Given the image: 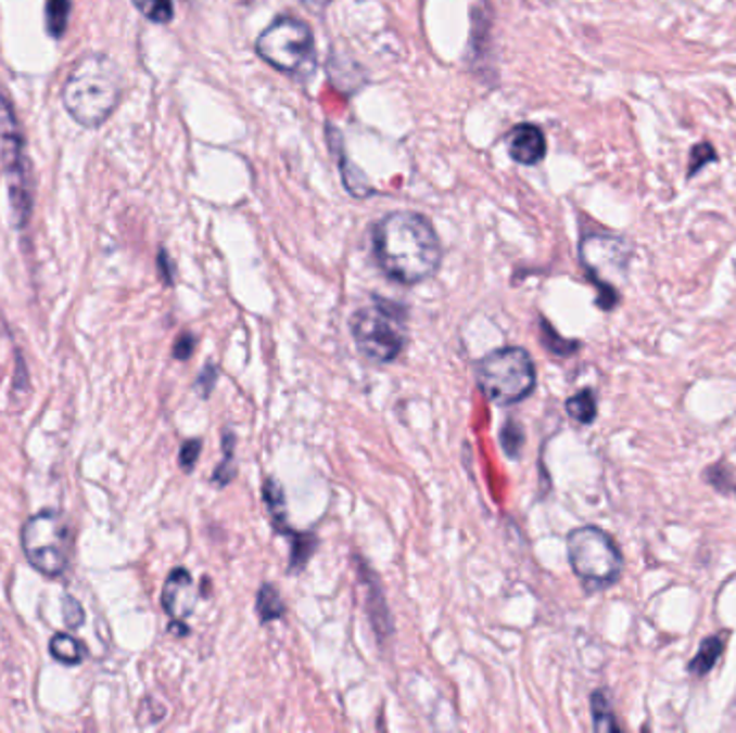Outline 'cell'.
<instances>
[{
	"instance_id": "8992f818",
	"label": "cell",
	"mask_w": 736,
	"mask_h": 733,
	"mask_svg": "<svg viewBox=\"0 0 736 733\" xmlns=\"http://www.w3.org/2000/svg\"><path fill=\"white\" fill-rule=\"evenodd\" d=\"M22 549L37 573L56 579L69 564L72 527L63 514L43 510L22 527Z\"/></svg>"
},
{
	"instance_id": "83f0119b",
	"label": "cell",
	"mask_w": 736,
	"mask_h": 733,
	"mask_svg": "<svg viewBox=\"0 0 736 733\" xmlns=\"http://www.w3.org/2000/svg\"><path fill=\"white\" fill-rule=\"evenodd\" d=\"M194 347H196L194 336H192V334H183V336L175 343V349H173L175 360H190V356L194 353Z\"/></svg>"
},
{
	"instance_id": "ac0fdd59",
	"label": "cell",
	"mask_w": 736,
	"mask_h": 733,
	"mask_svg": "<svg viewBox=\"0 0 736 733\" xmlns=\"http://www.w3.org/2000/svg\"><path fill=\"white\" fill-rule=\"evenodd\" d=\"M591 710H593V723L597 732H618V723L613 719L612 706L610 699L604 691H597L591 699Z\"/></svg>"
},
{
	"instance_id": "ffe728a7",
	"label": "cell",
	"mask_w": 736,
	"mask_h": 733,
	"mask_svg": "<svg viewBox=\"0 0 736 733\" xmlns=\"http://www.w3.org/2000/svg\"><path fill=\"white\" fill-rule=\"evenodd\" d=\"M720 157H718V151L713 149L711 142H698L691 153H689V168H687V179H694L705 166L709 164H715Z\"/></svg>"
},
{
	"instance_id": "cb8c5ba5",
	"label": "cell",
	"mask_w": 736,
	"mask_h": 733,
	"mask_svg": "<svg viewBox=\"0 0 736 733\" xmlns=\"http://www.w3.org/2000/svg\"><path fill=\"white\" fill-rule=\"evenodd\" d=\"M203 450V441L201 439H188L183 446H181V452H179V463L186 472H190L196 461H199V454Z\"/></svg>"
},
{
	"instance_id": "2e32d148",
	"label": "cell",
	"mask_w": 736,
	"mask_h": 733,
	"mask_svg": "<svg viewBox=\"0 0 736 733\" xmlns=\"http://www.w3.org/2000/svg\"><path fill=\"white\" fill-rule=\"evenodd\" d=\"M256 613L261 617L263 623L267 621H274V619H280L284 615V603L280 601V594L274 586L265 583L261 590H258V596H256Z\"/></svg>"
},
{
	"instance_id": "d4e9b609",
	"label": "cell",
	"mask_w": 736,
	"mask_h": 733,
	"mask_svg": "<svg viewBox=\"0 0 736 733\" xmlns=\"http://www.w3.org/2000/svg\"><path fill=\"white\" fill-rule=\"evenodd\" d=\"M63 612H65V623H67V628H78V626H83V621H85V609H83V605H80L74 596H67V599L63 601Z\"/></svg>"
},
{
	"instance_id": "52a82bcc",
	"label": "cell",
	"mask_w": 736,
	"mask_h": 733,
	"mask_svg": "<svg viewBox=\"0 0 736 733\" xmlns=\"http://www.w3.org/2000/svg\"><path fill=\"white\" fill-rule=\"evenodd\" d=\"M0 151L2 166L9 185L11 211L17 229H24L30 218L33 196H30V164L24 149V138L20 133L17 119L9 102L0 95Z\"/></svg>"
},
{
	"instance_id": "ba28073f",
	"label": "cell",
	"mask_w": 736,
	"mask_h": 733,
	"mask_svg": "<svg viewBox=\"0 0 736 733\" xmlns=\"http://www.w3.org/2000/svg\"><path fill=\"white\" fill-rule=\"evenodd\" d=\"M315 50V37L306 22L293 15L276 17L256 39V54L282 74H295Z\"/></svg>"
},
{
	"instance_id": "9a60e30c",
	"label": "cell",
	"mask_w": 736,
	"mask_h": 733,
	"mask_svg": "<svg viewBox=\"0 0 736 733\" xmlns=\"http://www.w3.org/2000/svg\"><path fill=\"white\" fill-rule=\"evenodd\" d=\"M567 413L584 426L593 424L597 420V396H595V391L584 389V391L571 396L567 400Z\"/></svg>"
},
{
	"instance_id": "5bb4252c",
	"label": "cell",
	"mask_w": 736,
	"mask_h": 733,
	"mask_svg": "<svg viewBox=\"0 0 736 733\" xmlns=\"http://www.w3.org/2000/svg\"><path fill=\"white\" fill-rule=\"evenodd\" d=\"M50 652L56 660L65 663V665H80L85 660V647L78 639H74L67 632L54 634L50 641Z\"/></svg>"
},
{
	"instance_id": "9c48e42d",
	"label": "cell",
	"mask_w": 736,
	"mask_h": 733,
	"mask_svg": "<svg viewBox=\"0 0 736 733\" xmlns=\"http://www.w3.org/2000/svg\"><path fill=\"white\" fill-rule=\"evenodd\" d=\"M580 258L588 278L599 288V306L612 310L618 301L616 280L626 273L631 245L613 235H586L580 245Z\"/></svg>"
},
{
	"instance_id": "f546056e",
	"label": "cell",
	"mask_w": 736,
	"mask_h": 733,
	"mask_svg": "<svg viewBox=\"0 0 736 733\" xmlns=\"http://www.w3.org/2000/svg\"><path fill=\"white\" fill-rule=\"evenodd\" d=\"M308 9H313V11H321V9H326L332 0H302Z\"/></svg>"
},
{
	"instance_id": "e0dca14e",
	"label": "cell",
	"mask_w": 736,
	"mask_h": 733,
	"mask_svg": "<svg viewBox=\"0 0 736 733\" xmlns=\"http://www.w3.org/2000/svg\"><path fill=\"white\" fill-rule=\"evenodd\" d=\"M69 0H46V20H48V33L54 39H61L69 24Z\"/></svg>"
},
{
	"instance_id": "6da1fadb",
	"label": "cell",
	"mask_w": 736,
	"mask_h": 733,
	"mask_svg": "<svg viewBox=\"0 0 736 733\" xmlns=\"http://www.w3.org/2000/svg\"><path fill=\"white\" fill-rule=\"evenodd\" d=\"M372 256L390 280L414 286L435 275L442 262V244L424 216L394 211L372 229Z\"/></svg>"
},
{
	"instance_id": "8fae6325",
	"label": "cell",
	"mask_w": 736,
	"mask_h": 733,
	"mask_svg": "<svg viewBox=\"0 0 736 733\" xmlns=\"http://www.w3.org/2000/svg\"><path fill=\"white\" fill-rule=\"evenodd\" d=\"M506 144H508V155L517 164H523V166H534L543 162L547 153L545 133L538 125H532V123H521L515 129H510V133L506 136Z\"/></svg>"
},
{
	"instance_id": "7402d4cb",
	"label": "cell",
	"mask_w": 736,
	"mask_h": 733,
	"mask_svg": "<svg viewBox=\"0 0 736 733\" xmlns=\"http://www.w3.org/2000/svg\"><path fill=\"white\" fill-rule=\"evenodd\" d=\"M499 439H502V448L504 452L510 456V459H517L521 448H523V428L517 424V420H508L499 433Z\"/></svg>"
},
{
	"instance_id": "30bf717a",
	"label": "cell",
	"mask_w": 736,
	"mask_h": 733,
	"mask_svg": "<svg viewBox=\"0 0 736 733\" xmlns=\"http://www.w3.org/2000/svg\"><path fill=\"white\" fill-rule=\"evenodd\" d=\"M162 607L175 621H183L196 609L194 579L186 568H175L162 590Z\"/></svg>"
},
{
	"instance_id": "5b68a950",
	"label": "cell",
	"mask_w": 736,
	"mask_h": 733,
	"mask_svg": "<svg viewBox=\"0 0 736 733\" xmlns=\"http://www.w3.org/2000/svg\"><path fill=\"white\" fill-rule=\"evenodd\" d=\"M567 553L573 573L588 590H606L622 575L620 549L595 525L573 529L567 538Z\"/></svg>"
},
{
	"instance_id": "f1b7e54d",
	"label": "cell",
	"mask_w": 736,
	"mask_h": 733,
	"mask_svg": "<svg viewBox=\"0 0 736 733\" xmlns=\"http://www.w3.org/2000/svg\"><path fill=\"white\" fill-rule=\"evenodd\" d=\"M160 269H162V273H164V282L170 284V282H173V273H170V265H168L166 252H160Z\"/></svg>"
},
{
	"instance_id": "4316f807",
	"label": "cell",
	"mask_w": 736,
	"mask_h": 733,
	"mask_svg": "<svg viewBox=\"0 0 736 733\" xmlns=\"http://www.w3.org/2000/svg\"><path fill=\"white\" fill-rule=\"evenodd\" d=\"M216 376H218L216 366H205V370L201 372V376H199V381L194 383V387L201 391L203 398H207V396L212 394V389H214V385H216Z\"/></svg>"
},
{
	"instance_id": "603a6c76",
	"label": "cell",
	"mask_w": 736,
	"mask_h": 733,
	"mask_svg": "<svg viewBox=\"0 0 736 733\" xmlns=\"http://www.w3.org/2000/svg\"><path fill=\"white\" fill-rule=\"evenodd\" d=\"M317 549V540L308 533H302V536H295V542H293V555H291V570L295 568H302L308 557L315 553Z\"/></svg>"
},
{
	"instance_id": "7c38bea8",
	"label": "cell",
	"mask_w": 736,
	"mask_h": 733,
	"mask_svg": "<svg viewBox=\"0 0 736 733\" xmlns=\"http://www.w3.org/2000/svg\"><path fill=\"white\" fill-rule=\"evenodd\" d=\"M263 501H265V505H267L269 518H271V523L276 525V529L289 533L284 490H282V487H280L274 478H267V480L263 483Z\"/></svg>"
},
{
	"instance_id": "3957f363",
	"label": "cell",
	"mask_w": 736,
	"mask_h": 733,
	"mask_svg": "<svg viewBox=\"0 0 736 733\" xmlns=\"http://www.w3.org/2000/svg\"><path fill=\"white\" fill-rule=\"evenodd\" d=\"M356 349L372 364L394 362L407 345V314L401 304L372 297L350 319Z\"/></svg>"
},
{
	"instance_id": "7a4b0ae2",
	"label": "cell",
	"mask_w": 736,
	"mask_h": 733,
	"mask_svg": "<svg viewBox=\"0 0 736 733\" xmlns=\"http://www.w3.org/2000/svg\"><path fill=\"white\" fill-rule=\"evenodd\" d=\"M122 100V72L106 54L83 56L63 87V104L69 117L96 129L109 121Z\"/></svg>"
},
{
	"instance_id": "d6986e66",
	"label": "cell",
	"mask_w": 736,
	"mask_h": 733,
	"mask_svg": "<svg viewBox=\"0 0 736 733\" xmlns=\"http://www.w3.org/2000/svg\"><path fill=\"white\" fill-rule=\"evenodd\" d=\"M131 2L153 24H168L175 17L173 0H131Z\"/></svg>"
},
{
	"instance_id": "484cf974",
	"label": "cell",
	"mask_w": 736,
	"mask_h": 733,
	"mask_svg": "<svg viewBox=\"0 0 736 733\" xmlns=\"http://www.w3.org/2000/svg\"><path fill=\"white\" fill-rule=\"evenodd\" d=\"M541 327L554 338V345H549V351H554V353H558V356H569V353H573L575 349H580V345L578 343H564L551 327H549V323L545 321V319H541Z\"/></svg>"
},
{
	"instance_id": "4fadbf2b",
	"label": "cell",
	"mask_w": 736,
	"mask_h": 733,
	"mask_svg": "<svg viewBox=\"0 0 736 733\" xmlns=\"http://www.w3.org/2000/svg\"><path fill=\"white\" fill-rule=\"evenodd\" d=\"M724 652V641L720 636H707L698 650V654L694 656V660L689 663V673L696 678H705L720 660Z\"/></svg>"
},
{
	"instance_id": "44dd1931",
	"label": "cell",
	"mask_w": 736,
	"mask_h": 733,
	"mask_svg": "<svg viewBox=\"0 0 736 733\" xmlns=\"http://www.w3.org/2000/svg\"><path fill=\"white\" fill-rule=\"evenodd\" d=\"M225 461L216 467V472H214V476H212V483H216L218 487H227L231 480H233V474H236V470H233V459H236V454H233V450H236V437L231 435L229 437V433H225Z\"/></svg>"
},
{
	"instance_id": "277c9868",
	"label": "cell",
	"mask_w": 736,
	"mask_h": 733,
	"mask_svg": "<svg viewBox=\"0 0 736 733\" xmlns=\"http://www.w3.org/2000/svg\"><path fill=\"white\" fill-rule=\"evenodd\" d=\"M474 376L481 394L499 407L525 400L536 387V368L521 347H502L477 362Z\"/></svg>"
}]
</instances>
